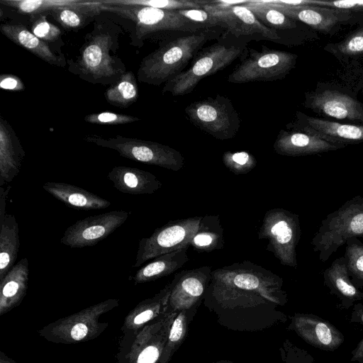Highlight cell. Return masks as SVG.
Returning a JSON list of instances; mask_svg holds the SVG:
<instances>
[{
	"label": "cell",
	"mask_w": 363,
	"mask_h": 363,
	"mask_svg": "<svg viewBox=\"0 0 363 363\" xmlns=\"http://www.w3.org/2000/svg\"><path fill=\"white\" fill-rule=\"evenodd\" d=\"M283 279L250 261L212 270L203 306L228 330L257 332L284 324L288 302Z\"/></svg>",
	"instance_id": "1"
},
{
	"label": "cell",
	"mask_w": 363,
	"mask_h": 363,
	"mask_svg": "<svg viewBox=\"0 0 363 363\" xmlns=\"http://www.w3.org/2000/svg\"><path fill=\"white\" fill-rule=\"evenodd\" d=\"M122 29L104 16H97L92 30L75 59L67 61L68 71L92 84L111 85L126 72L125 65L116 55Z\"/></svg>",
	"instance_id": "2"
},
{
	"label": "cell",
	"mask_w": 363,
	"mask_h": 363,
	"mask_svg": "<svg viewBox=\"0 0 363 363\" xmlns=\"http://www.w3.org/2000/svg\"><path fill=\"white\" fill-rule=\"evenodd\" d=\"M220 33L213 28H206L163 40L141 60L138 80L154 86L165 84L183 72L203 45L218 38Z\"/></svg>",
	"instance_id": "3"
},
{
	"label": "cell",
	"mask_w": 363,
	"mask_h": 363,
	"mask_svg": "<svg viewBox=\"0 0 363 363\" xmlns=\"http://www.w3.org/2000/svg\"><path fill=\"white\" fill-rule=\"evenodd\" d=\"M102 11L114 14L130 23V44L140 48L146 39L173 37V33H189L206 29L179 14L169 11L141 6L104 4L101 0Z\"/></svg>",
	"instance_id": "4"
},
{
	"label": "cell",
	"mask_w": 363,
	"mask_h": 363,
	"mask_svg": "<svg viewBox=\"0 0 363 363\" xmlns=\"http://www.w3.org/2000/svg\"><path fill=\"white\" fill-rule=\"evenodd\" d=\"M363 238V196H355L321 221L311 241L318 259L325 262L352 238Z\"/></svg>",
	"instance_id": "5"
},
{
	"label": "cell",
	"mask_w": 363,
	"mask_h": 363,
	"mask_svg": "<svg viewBox=\"0 0 363 363\" xmlns=\"http://www.w3.org/2000/svg\"><path fill=\"white\" fill-rule=\"evenodd\" d=\"M119 306V301L109 298L77 313L61 318L38 330L45 340L57 344H76L93 340L108 327L101 316Z\"/></svg>",
	"instance_id": "6"
},
{
	"label": "cell",
	"mask_w": 363,
	"mask_h": 363,
	"mask_svg": "<svg viewBox=\"0 0 363 363\" xmlns=\"http://www.w3.org/2000/svg\"><path fill=\"white\" fill-rule=\"evenodd\" d=\"M303 105L322 118L363 125V103L354 91L341 84L318 82L305 93Z\"/></svg>",
	"instance_id": "7"
},
{
	"label": "cell",
	"mask_w": 363,
	"mask_h": 363,
	"mask_svg": "<svg viewBox=\"0 0 363 363\" xmlns=\"http://www.w3.org/2000/svg\"><path fill=\"white\" fill-rule=\"evenodd\" d=\"M178 312L169 311L132 335L119 338L116 363H159Z\"/></svg>",
	"instance_id": "8"
},
{
	"label": "cell",
	"mask_w": 363,
	"mask_h": 363,
	"mask_svg": "<svg viewBox=\"0 0 363 363\" xmlns=\"http://www.w3.org/2000/svg\"><path fill=\"white\" fill-rule=\"evenodd\" d=\"M242 51L241 47L219 43L201 49L188 69L164 84L162 93L177 96L192 92L201 79L231 65Z\"/></svg>",
	"instance_id": "9"
},
{
	"label": "cell",
	"mask_w": 363,
	"mask_h": 363,
	"mask_svg": "<svg viewBox=\"0 0 363 363\" xmlns=\"http://www.w3.org/2000/svg\"><path fill=\"white\" fill-rule=\"evenodd\" d=\"M84 140L98 146L116 150L123 157L174 172L182 169L185 163L180 152L157 142L122 135L106 138L95 134L86 135Z\"/></svg>",
	"instance_id": "10"
},
{
	"label": "cell",
	"mask_w": 363,
	"mask_h": 363,
	"mask_svg": "<svg viewBox=\"0 0 363 363\" xmlns=\"http://www.w3.org/2000/svg\"><path fill=\"white\" fill-rule=\"evenodd\" d=\"M259 240H267L266 249L279 262L296 268V247L301 238V226L297 214L281 208L267 211L258 233Z\"/></svg>",
	"instance_id": "11"
},
{
	"label": "cell",
	"mask_w": 363,
	"mask_h": 363,
	"mask_svg": "<svg viewBox=\"0 0 363 363\" xmlns=\"http://www.w3.org/2000/svg\"><path fill=\"white\" fill-rule=\"evenodd\" d=\"M297 58L296 54L264 45L261 50L250 48L246 57L230 74L228 81L243 84L282 79L294 68Z\"/></svg>",
	"instance_id": "12"
},
{
	"label": "cell",
	"mask_w": 363,
	"mask_h": 363,
	"mask_svg": "<svg viewBox=\"0 0 363 363\" xmlns=\"http://www.w3.org/2000/svg\"><path fill=\"white\" fill-rule=\"evenodd\" d=\"M185 113L194 125L220 140L233 138L241 125L238 111L225 96L194 101L185 108Z\"/></svg>",
	"instance_id": "13"
},
{
	"label": "cell",
	"mask_w": 363,
	"mask_h": 363,
	"mask_svg": "<svg viewBox=\"0 0 363 363\" xmlns=\"http://www.w3.org/2000/svg\"><path fill=\"white\" fill-rule=\"evenodd\" d=\"M202 216L170 220L157 228L147 238L139 241L133 267L147 260L183 248H189L191 239L199 230Z\"/></svg>",
	"instance_id": "14"
},
{
	"label": "cell",
	"mask_w": 363,
	"mask_h": 363,
	"mask_svg": "<svg viewBox=\"0 0 363 363\" xmlns=\"http://www.w3.org/2000/svg\"><path fill=\"white\" fill-rule=\"evenodd\" d=\"M128 216L125 211H111L78 220L66 229L60 242L72 248L95 245L121 227Z\"/></svg>",
	"instance_id": "15"
},
{
	"label": "cell",
	"mask_w": 363,
	"mask_h": 363,
	"mask_svg": "<svg viewBox=\"0 0 363 363\" xmlns=\"http://www.w3.org/2000/svg\"><path fill=\"white\" fill-rule=\"evenodd\" d=\"M275 9L287 16L301 22L316 33L324 35H335L347 24H352L354 13L347 11L315 5L286 6L267 0Z\"/></svg>",
	"instance_id": "16"
},
{
	"label": "cell",
	"mask_w": 363,
	"mask_h": 363,
	"mask_svg": "<svg viewBox=\"0 0 363 363\" xmlns=\"http://www.w3.org/2000/svg\"><path fill=\"white\" fill-rule=\"evenodd\" d=\"M212 270L210 266H203L176 274L172 280L168 311L179 312L199 306L209 285Z\"/></svg>",
	"instance_id": "17"
},
{
	"label": "cell",
	"mask_w": 363,
	"mask_h": 363,
	"mask_svg": "<svg viewBox=\"0 0 363 363\" xmlns=\"http://www.w3.org/2000/svg\"><path fill=\"white\" fill-rule=\"evenodd\" d=\"M286 128L306 130L323 140L344 148L349 145L363 143V125L340 123L314 117L297 111L293 122Z\"/></svg>",
	"instance_id": "18"
},
{
	"label": "cell",
	"mask_w": 363,
	"mask_h": 363,
	"mask_svg": "<svg viewBox=\"0 0 363 363\" xmlns=\"http://www.w3.org/2000/svg\"><path fill=\"white\" fill-rule=\"evenodd\" d=\"M311 346L333 352L344 342L342 333L331 323L313 314L296 313L287 327Z\"/></svg>",
	"instance_id": "19"
},
{
	"label": "cell",
	"mask_w": 363,
	"mask_h": 363,
	"mask_svg": "<svg viewBox=\"0 0 363 363\" xmlns=\"http://www.w3.org/2000/svg\"><path fill=\"white\" fill-rule=\"evenodd\" d=\"M276 153L289 157L315 155L342 149L302 129L286 128L279 130L273 145Z\"/></svg>",
	"instance_id": "20"
},
{
	"label": "cell",
	"mask_w": 363,
	"mask_h": 363,
	"mask_svg": "<svg viewBox=\"0 0 363 363\" xmlns=\"http://www.w3.org/2000/svg\"><path fill=\"white\" fill-rule=\"evenodd\" d=\"M203 9L221 20L225 25V30L237 37L259 35L270 40L281 38L277 31L263 25L253 13L243 5L235 6L224 10L213 9L205 6Z\"/></svg>",
	"instance_id": "21"
},
{
	"label": "cell",
	"mask_w": 363,
	"mask_h": 363,
	"mask_svg": "<svg viewBox=\"0 0 363 363\" xmlns=\"http://www.w3.org/2000/svg\"><path fill=\"white\" fill-rule=\"evenodd\" d=\"M172 289V282L151 298L140 301L125 318L121 327V335H132L152 321L168 312V301Z\"/></svg>",
	"instance_id": "22"
},
{
	"label": "cell",
	"mask_w": 363,
	"mask_h": 363,
	"mask_svg": "<svg viewBox=\"0 0 363 363\" xmlns=\"http://www.w3.org/2000/svg\"><path fill=\"white\" fill-rule=\"evenodd\" d=\"M26 153L11 125L0 115V186L18 174Z\"/></svg>",
	"instance_id": "23"
},
{
	"label": "cell",
	"mask_w": 363,
	"mask_h": 363,
	"mask_svg": "<svg viewBox=\"0 0 363 363\" xmlns=\"http://www.w3.org/2000/svg\"><path fill=\"white\" fill-rule=\"evenodd\" d=\"M107 178L118 191L133 195L151 194L162 186L152 173L133 167H114Z\"/></svg>",
	"instance_id": "24"
},
{
	"label": "cell",
	"mask_w": 363,
	"mask_h": 363,
	"mask_svg": "<svg viewBox=\"0 0 363 363\" xmlns=\"http://www.w3.org/2000/svg\"><path fill=\"white\" fill-rule=\"evenodd\" d=\"M323 277L324 285L340 300L343 308L348 309L355 302L363 301V292L350 279L344 256L334 259Z\"/></svg>",
	"instance_id": "25"
},
{
	"label": "cell",
	"mask_w": 363,
	"mask_h": 363,
	"mask_svg": "<svg viewBox=\"0 0 363 363\" xmlns=\"http://www.w3.org/2000/svg\"><path fill=\"white\" fill-rule=\"evenodd\" d=\"M29 280V265L22 258L0 281V315L18 306L26 295Z\"/></svg>",
	"instance_id": "26"
},
{
	"label": "cell",
	"mask_w": 363,
	"mask_h": 363,
	"mask_svg": "<svg viewBox=\"0 0 363 363\" xmlns=\"http://www.w3.org/2000/svg\"><path fill=\"white\" fill-rule=\"evenodd\" d=\"M2 34L16 45L26 49L36 57L50 65L64 67L67 61L63 54L55 53L48 44L22 24L6 23L0 26Z\"/></svg>",
	"instance_id": "27"
},
{
	"label": "cell",
	"mask_w": 363,
	"mask_h": 363,
	"mask_svg": "<svg viewBox=\"0 0 363 363\" xmlns=\"http://www.w3.org/2000/svg\"><path fill=\"white\" fill-rule=\"evenodd\" d=\"M43 189L68 207L78 210H99L111 206V202L86 189L64 182H48Z\"/></svg>",
	"instance_id": "28"
},
{
	"label": "cell",
	"mask_w": 363,
	"mask_h": 363,
	"mask_svg": "<svg viewBox=\"0 0 363 363\" xmlns=\"http://www.w3.org/2000/svg\"><path fill=\"white\" fill-rule=\"evenodd\" d=\"M265 26L274 30L297 31L316 38L318 33L306 24L296 21L267 2V0H250L244 4Z\"/></svg>",
	"instance_id": "29"
},
{
	"label": "cell",
	"mask_w": 363,
	"mask_h": 363,
	"mask_svg": "<svg viewBox=\"0 0 363 363\" xmlns=\"http://www.w3.org/2000/svg\"><path fill=\"white\" fill-rule=\"evenodd\" d=\"M99 0H74L50 11L52 18L67 30H77L95 20L102 12Z\"/></svg>",
	"instance_id": "30"
},
{
	"label": "cell",
	"mask_w": 363,
	"mask_h": 363,
	"mask_svg": "<svg viewBox=\"0 0 363 363\" xmlns=\"http://www.w3.org/2000/svg\"><path fill=\"white\" fill-rule=\"evenodd\" d=\"M357 27L344 38L335 43H327L324 50L345 65H357L363 60V13H354L352 24Z\"/></svg>",
	"instance_id": "31"
},
{
	"label": "cell",
	"mask_w": 363,
	"mask_h": 363,
	"mask_svg": "<svg viewBox=\"0 0 363 363\" xmlns=\"http://www.w3.org/2000/svg\"><path fill=\"white\" fill-rule=\"evenodd\" d=\"M187 249L183 248L155 257L136 272L132 278L133 281L135 284H143L170 275L189 260Z\"/></svg>",
	"instance_id": "32"
},
{
	"label": "cell",
	"mask_w": 363,
	"mask_h": 363,
	"mask_svg": "<svg viewBox=\"0 0 363 363\" xmlns=\"http://www.w3.org/2000/svg\"><path fill=\"white\" fill-rule=\"evenodd\" d=\"M0 281L14 266L20 247L19 228L13 214L6 213L0 223Z\"/></svg>",
	"instance_id": "33"
},
{
	"label": "cell",
	"mask_w": 363,
	"mask_h": 363,
	"mask_svg": "<svg viewBox=\"0 0 363 363\" xmlns=\"http://www.w3.org/2000/svg\"><path fill=\"white\" fill-rule=\"evenodd\" d=\"M224 230L218 216H203L189 247L199 252H211L224 247Z\"/></svg>",
	"instance_id": "34"
},
{
	"label": "cell",
	"mask_w": 363,
	"mask_h": 363,
	"mask_svg": "<svg viewBox=\"0 0 363 363\" xmlns=\"http://www.w3.org/2000/svg\"><path fill=\"white\" fill-rule=\"evenodd\" d=\"M199 306L178 312L170 328L167 340L159 363H169L174 353L184 342L189 327Z\"/></svg>",
	"instance_id": "35"
},
{
	"label": "cell",
	"mask_w": 363,
	"mask_h": 363,
	"mask_svg": "<svg viewBox=\"0 0 363 363\" xmlns=\"http://www.w3.org/2000/svg\"><path fill=\"white\" fill-rule=\"evenodd\" d=\"M106 101L114 106L126 108L138 98V86L133 72L126 71L106 90Z\"/></svg>",
	"instance_id": "36"
},
{
	"label": "cell",
	"mask_w": 363,
	"mask_h": 363,
	"mask_svg": "<svg viewBox=\"0 0 363 363\" xmlns=\"http://www.w3.org/2000/svg\"><path fill=\"white\" fill-rule=\"evenodd\" d=\"M104 4L141 6L155 9L179 11L190 9H203L213 0H101Z\"/></svg>",
	"instance_id": "37"
},
{
	"label": "cell",
	"mask_w": 363,
	"mask_h": 363,
	"mask_svg": "<svg viewBox=\"0 0 363 363\" xmlns=\"http://www.w3.org/2000/svg\"><path fill=\"white\" fill-rule=\"evenodd\" d=\"M348 275L357 288H363V242L357 238L349 239L343 255Z\"/></svg>",
	"instance_id": "38"
},
{
	"label": "cell",
	"mask_w": 363,
	"mask_h": 363,
	"mask_svg": "<svg viewBox=\"0 0 363 363\" xmlns=\"http://www.w3.org/2000/svg\"><path fill=\"white\" fill-rule=\"evenodd\" d=\"M74 0H0V4L17 12L30 16L50 13L52 9L72 4Z\"/></svg>",
	"instance_id": "39"
},
{
	"label": "cell",
	"mask_w": 363,
	"mask_h": 363,
	"mask_svg": "<svg viewBox=\"0 0 363 363\" xmlns=\"http://www.w3.org/2000/svg\"><path fill=\"white\" fill-rule=\"evenodd\" d=\"M222 160L223 164L236 175L249 173L257 162L254 155L246 151H226L223 154Z\"/></svg>",
	"instance_id": "40"
},
{
	"label": "cell",
	"mask_w": 363,
	"mask_h": 363,
	"mask_svg": "<svg viewBox=\"0 0 363 363\" xmlns=\"http://www.w3.org/2000/svg\"><path fill=\"white\" fill-rule=\"evenodd\" d=\"M31 32L45 43L55 42L61 35L60 29L49 22L45 14L31 16Z\"/></svg>",
	"instance_id": "41"
},
{
	"label": "cell",
	"mask_w": 363,
	"mask_h": 363,
	"mask_svg": "<svg viewBox=\"0 0 363 363\" xmlns=\"http://www.w3.org/2000/svg\"><path fill=\"white\" fill-rule=\"evenodd\" d=\"M280 357L283 363H314L313 357L290 340L286 339L279 347Z\"/></svg>",
	"instance_id": "42"
},
{
	"label": "cell",
	"mask_w": 363,
	"mask_h": 363,
	"mask_svg": "<svg viewBox=\"0 0 363 363\" xmlns=\"http://www.w3.org/2000/svg\"><path fill=\"white\" fill-rule=\"evenodd\" d=\"M84 120L91 124L96 125H125L140 119L138 117L111 111H103L86 116Z\"/></svg>",
	"instance_id": "43"
},
{
	"label": "cell",
	"mask_w": 363,
	"mask_h": 363,
	"mask_svg": "<svg viewBox=\"0 0 363 363\" xmlns=\"http://www.w3.org/2000/svg\"><path fill=\"white\" fill-rule=\"evenodd\" d=\"M192 22L201 26L203 28H213L220 27L225 29V23L203 9H190L177 11Z\"/></svg>",
	"instance_id": "44"
},
{
	"label": "cell",
	"mask_w": 363,
	"mask_h": 363,
	"mask_svg": "<svg viewBox=\"0 0 363 363\" xmlns=\"http://www.w3.org/2000/svg\"><path fill=\"white\" fill-rule=\"evenodd\" d=\"M309 5H315L327 8L347 11L353 13H363V0L357 1H325L308 0Z\"/></svg>",
	"instance_id": "45"
},
{
	"label": "cell",
	"mask_w": 363,
	"mask_h": 363,
	"mask_svg": "<svg viewBox=\"0 0 363 363\" xmlns=\"http://www.w3.org/2000/svg\"><path fill=\"white\" fill-rule=\"evenodd\" d=\"M0 87L10 91H21L25 89V85L22 80L12 74H1Z\"/></svg>",
	"instance_id": "46"
},
{
	"label": "cell",
	"mask_w": 363,
	"mask_h": 363,
	"mask_svg": "<svg viewBox=\"0 0 363 363\" xmlns=\"http://www.w3.org/2000/svg\"><path fill=\"white\" fill-rule=\"evenodd\" d=\"M11 188V185H7L5 187L0 186V223L3 221L6 216V205L8 194Z\"/></svg>",
	"instance_id": "47"
},
{
	"label": "cell",
	"mask_w": 363,
	"mask_h": 363,
	"mask_svg": "<svg viewBox=\"0 0 363 363\" xmlns=\"http://www.w3.org/2000/svg\"><path fill=\"white\" fill-rule=\"evenodd\" d=\"M350 360L354 362L363 363V339L352 351Z\"/></svg>",
	"instance_id": "48"
},
{
	"label": "cell",
	"mask_w": 363,
	"mask_h": 363,
	"mask_svg": "<svg viewBox=\"0 0 363 363\" xmlns=\"http://www.w3.org/2000/svg\"><path fill=\"white\" fill-rule=\"evenodd\" d=\"M351 318L352 322H358L363 324V303H359L354 304Z\"/></svg>",
	"instance_id": "49"
},
{
	"label": "cell",
	"mask_w": 363,
	"mask_h": 363,
	"mask_svg": "<svg viewBox=\"0 0 363 363\" xmlns=\"http://www.w3.org/2000/svg\"><path fill=\"white\" fill-rule=\"evenodd\" d=\"M0 363H18L11 357H8L4 352H0Z\"/></svg>",
	"instance_id": "50"
},
{
	"label": "cell",
	"mask_w": 363,
	"mask_h": 363,
	"mask_svg": "<svg viewBox=\"0 0 363 363\" xmlns=\"http://www.w3.org/2000/svg\"><path fill=\"white\" fill-rule=\"evenodd\" d=\"M213 363H233V362H231L230 360H227V359H222V360H219V361H217V362H215Z\"/></svg>",
	"instance_id": "51"
}]
</instances>
